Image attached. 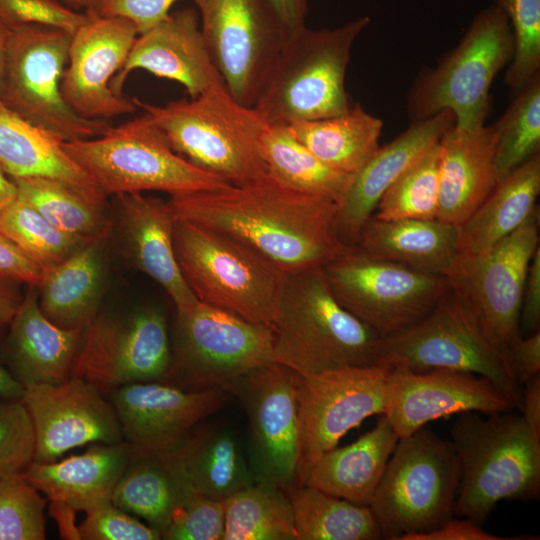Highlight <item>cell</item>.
I'll return each instance as SVG.
<instances>
[{
  "label": "cell",
  "instance_id": "cell-1",
  "mask_svg": "<svg viewBox=\"0 0 540 540\" xmlns=\"http://www.w3.org/2000/svg\"><path fill=\"white\" fill-rule=\"evenodd\" d=\"M167 203L174 218L224 232L286 274L322 267L346 246L337 234L335 202L289 188L269 174L171 195Z\"/></svg>",
  "mask_w": 540,
  "mask_h": 540
},
{
  "label": "cell",
  "instance_id": "cell-2",
  "mask_svg": "<svg viewBox=\"0 0 540 540\" xmlns=\"http://www.w3.org/2000/svg\"><path fill=\"white\" fill-rule=\"evenodd\" d=\"M512 411L460 413L451 428L460 465L453 513L481 526L498 502L540 495V440Z\"/></svg>",
  "mask_w": 540,
  "mask_h": 540
},
{
  "label": "cell",
  "instance_id": "cell-3",
  "mask_svg": "<svg viewBox=\"0 0 540 540\" xmlns=\"http://www.w3.org/2000/svg\"><path fill=\"white\" fill-rule=\"evenodd\" d=\"M272 362L300 376L376 364L381 336L332 294L322 267L287 274Z\"/></svg>",
  "mask_w": 540,
  "mask_h": 540
},
{
  "label": "cell",
  "instance_id": "cell-4",
  "mask_svg": "<svg viewBox=\"0 0 540 540\" xmlns=\"http://www.w3.org/2000/svg\"><path fill=\"white\" fill-rule=\"evenodd\" d=\"M132 100L160 128L171 148L195 167L235 185L269 174L259 150L267 122L254 107L235 100L223 81L195 98L165 105Z\"/></svg>",
  "mask_w": 540,
  "mask_h": 540
},
{
  "label": "cell",
  "instance_id": "cell-5",
  "mask_svg": "<svg viewBox=\"0 0 540 540\" xmlns=\"http://www.w3.org/2000/svg\"><path fill=\"white\" fill-rule=\"evenodd\" d=\"M173 246L182 276L198 301L273 328L286 273L234 237L176 219Z\"/></svg>",
  "mask_w": 540,
  "mask_h": 540
},
{
  "label": "cell",
  "instance_id": "cell-6",
  "mask_svg": "<svg viewBox=\"0 0 540 540\" xmlns=\"http://www.w3.org/2000/svg\"><path fill=\"white\" fill-rule=\"evenodd\" d=\"M363 15L334 28L306 26L286 37L254 105L267 123L287 124L345 114L351 108L345 77Z\"/></svg>",
  "mask_w": 540,
  "mask_h": 540
},
{
  "label": "cell",
  "instance_id": "cell-7",
  "mask_svg": "<svg viewBox=\"0 0 540 540\" xmlns=\"http://www.w3.org/2000/svg\"><path fill=\"white\" fill-rule=\"evenodd\" d=\"M62 147L106 196L145 191L171 196L231 184L178 155L146 113L111 125L100 136L62 142Z\"/></svg>",
  "mask_w": 540,
  "mask_h": 540
},
{
  "label": "cell",
  "instance_id": "cell-8",
  "mask_svg": "<svg viewBox=\"0 0 540 540\" xmlns=\"http://www.w3.org/2000/svg\"><path fill=\"white\" fill-rule=\"evenodd\" d=\"M513 35L504 12L493 4L478 12L458 45L411 85L407 112L411 122L442 111L453 113L455 127L485 124L491 109L490 88L513 56Z\"/></svg>",
  "mask_w": 540,
  "mask_h": 540
},
{
  "label": "cell",
  "instance_id": "cell-9",
  "mask_svg": "<svg viewBox=\"0 0 540 540\" xmlns=\"http://www.w3.org/2000/svg\"><path fill=\"white\" fill-rule=\"evenodd\" d=\"M459 481L451 442L425 426L400 438L369 504L383 539L405 540L451 519Z\"/></svg>",
  "mask_w": 540,
  "mask_h": 540
},
{
  "label": "cell",
  "instance_id": "cell-10",
  "mask_svg": "<svg viewBox=\"0 0 540 540\" xmlns=\"http://www.w3.org/2000/svg\"><path fill=\"white\" fill-rule=\"evenodd\" d=\"M376 364L415 372L446 368L490 379L521 410L523 387L506 353L484 332L476 315L450 288L407 328L380 338Z\"/></svg>",
  "mask_w": 540,
  "mask_h": 540
},
{
  "label": "cell",
  "instance_id": "cell-11",
  "mask_svg": "<svg viewBox=\"0 0 540 540\" xmlns=\"http://www.w3.org/2000/svg\"><path fill=\"white\" fill-rule=\"evenodd\" d=\"M10 29L0 81L3 104L61 142L102 135L111 126L107 120L80 117L61 95L72 34L42 25Z\"/></svg>",
  "mask_w": 540,
  "mask_h": 540
},
{
  "label": "cell",
  "instance_id": "cell-12",
  "mask_svg": "<svg viewBox=\"0 0 540 540\" xmlns=\"http://www.w3.org/2000/svg\"><path fill=\"white\" fill-rule=\"evenodd\" d=\"M273 328L197 301L176 313L172 357L163 382L186 390L226 388L272 362Z\"/></svg>",
  "mask_w": 540,
  "mask_h": 540
},
{
  "label": "cell",
  "instance_id": "cell-13",
  "mask_svg": "<svg viewBox=\"0 0 540 540\" xmlns=\"http://www.w3.org/2000/svg\"><path fill=\"white\" fill-rule=\"evenodd\" d=\"M336 300L381 337L412 325L448 290L446 277L345 246L322 266Z\"/></svg>",
  "mask_w": 540,
  "mask_h": 540
},
{
  "label": "cell",
  "instance_id": "cell-14",
  "mask_svg": "<svg viewBox=\"0 0 540 540\" xmlns=\"http://www.w3.org/2000/svg\"><path fill=\"white\" fill-rule=\"evenodd\" d=\"M171 357L168 321L158 307L99 310L83 330L71 376L87 380L107 397L126 384L164 381Z\"/></svg>",
  "mask_w": 540,
  "mask_h": 540
},
{
  "label": "cell",
  "instance_id": "cell-15",
  "mask_svg": "<svg viewBox=\"0 0 540 540\" xmlns=\"http://www.w3.org/2000/svg\"><path fill=\"white\" fill-rule=\"evenodd\" d=\"M297 378L298 374L287 366L268 362L226 388L247 417L246 452L255 481L273 485L288 495L300 487Z\"/></svg>",
  "mask_w": 540,
  "mask_h": 540
},
{
  "label": "cell",
  "instance_id": "cell-16",
  "mask_svg": "<svg viewBox=\"0 0 540 540\" xmlns=\"http://www.w3.org/2000/svg\"><path fill=\"white\" fill-rule=\"evenodd\" d=\"M214 66L235 100L254 107L287 37L265 0H194Z\"/></svg>",
  "mask_w": 540,
  "mask_h": 540
},
{
  "label": "cell",
  "instance_id": "cell-17",
  "mask_svg": "<svg viewBox=\"0 0 540 540\" xmlns=\"http://www.w3.org/2000/svg\"><path fill=\"white\" fill-rule=\"evenodd\" d=\"M538 218L537 208L524 224L486 252L459 256L446 277L449 288L465 301L487 337L504 352L520 333L524 284L539 247Z\"/></svg>",
  "mask_w": 540,
  "mask_h": 540
},
{
  "label": "cell",
  "instance_id": "cell-18",
  "mask_svg": "<svg viewBox=\"0 0 540 540\" xmlns=\"http://www.w3.org/2000/svg\"><path fill=\"white\" fill-rule=\"evenodd\" d=\"M390 366H347L297 378L299 482L322 453L366 418L383 415Z\"/></svg>",
  "mask_w": 540,
  "mask_h": 540
},
{
  "label": "cell",
  "instance_id": "cell-19",
  "mask_svg": "<svg viewBox=\"0 0 540 540\" xmlns=\"http://www.w3.org/2000/svg\"><path fill=\"white\" fill-rule=\"evenodd\" d=\"M230 396L222 388L186 390L163 381H147L121 386L107 398L122 440L132 453L163 455L199 422L218 413Z\"/></svg>",
  "mask_w": 540,
  "mask_h": 540
},
{
  "label": "cell",
  "instance_id": "cell-20",
  "mask_svg": "<svg viewBox=\"0 0 540 540\" xmlns=\"http://www.w3.org/2000/svg\"><path fill=\"white\" fill-rule=\"evenodd\" d=\"M514 409L512 400L497 385L471 372L446 368L415 372L391 367L386 377L383 415L399 439L453 414Z\"/></svg>",
  "mask_w": 540,
  "mask_h": 540
},
{
  "label": "cell",
  "instance_id": "cell-21",
  "mask_svg": "<svg viewBox=\"0 0 540 540\" xmlns=\"http://www.w3.org/2000/svg\"><path fill=\"white\" fill-rule=\"evenodd\" d=\"M85 12L87 21L72 34L61 95L80 117L108 121L137 108L132 99L114 94L110 81L121 69L138 31L126 18Z\"/></svg>",
  "mask_w": 540,
  "mask_h": 540
},
{
  "label": "cell",
  "instance_id": "cell-22",
  "mask_svg": "<svg viewBox=\"0 0 540 540\" xmlns=\"http://www.w3.org/2000/svg\"><path fill=\"white\" fill-rule=\"evenodd\" d=\"M21 401L33 424L36 462L55 461L67 451L89 443L123 441L111 402L81 377L26 387Z\"/></svg>",
  "mask_w": 540,
  "mask_h": 540
},
{
  "label": "cell",
  "instance_id": "cell-23",
  "mask_svg": "<svg viewBox=\"0 0 540 540\" xmlns=\"http://www.w3.org/2000/svg\"><path fill=\"white\" fill-rule=\"evenodd\" d=\"M137 69L183 85L190 98L223 81L206 47L198 12L184 8L138 34L121 69L110 81L111 91L123 96L128 75Z\"/></svg>",
  "mask_w": 540,
  "mask_h": 540
},
{
  "label": "cell",
  "instance_id": "cell-24",
  "mask_svg": "<svg viewBox=\"0 0 540 540\" xmlns=\"http://www.w3.org/2000/svg\"><path fill=\"white\" fill-rule=\"evenodd\" d=\"M454 125V115L449 110L412 122L395 139L379 146L353 174L336 216L337 234L344 245H356L383 193Z\"/></svg>",
  "mask_w": 540,
  "mask_h": 540
},
{
  "label": "cell",
  "instance_id": "cell-25",
  "mask_svg": "<svg viewBox=\"0 0 540 540\" xmlns=\"http://www.w3.org/2000/svg\"><path fill=\"white\" fill-rule=\"evenodd\" d=\"M0 346L3 365L24 388L59 384L71 376L83 330L63 329L49 321L38 302V287L28 285Z\"/></svg>",
  "mask_w": 540,
  "mask_h": 540
},
{
  "label": "cell",
  "instance_id": "cell-26",
  "mask_svg": "<svg viewBox=\"0 0 540 540\" xmlns=\"http://www.w3.org/2000/svg\"><path fill=\"white\" fill-rule=\"evenodd\" d=\"M126 253L138 270L153 279L171 299L176 313L198 300L185 282L173 246L175 218L167 201L127 193L116 196Z\"/></svg>",
  "mask_w": 540,
  "mask_h": 540
},
{
  "label": "cell",
  "instance_id": "cell-27",
  "mask_svg": "<svg viewBox=\"0 0 540 540\" xmlns=\"http://www.w3.org/2000/svg\"><path fill=\"white\" fill-rule=\"evenodd\" d=\"M497 131L492 125L451 127L439 141L437 219L460 225L499 182L495 166Z\"/></svg>",
  "mask_w": 540,
  "mask_h": 540
},
{
  "label": "cell",
  "instance_id": "cell-28",
  "mask_svg": "<svg viewBox=\"0 0 540 540\" xmlns=\"http://www.w3.org/2000/svg\"><path fill=\"white\" fill-rule=\"evenodd\" d=\"M213 416L199 422L163 455L193 492L225 501L255 479L237 432L227 421Z\"/></svg>",
  "mask_w": 540,
  "mask_h": 540
},
{
  "label": "cell",
  "instance_id": "cell-29",
  "mask_svg": "<svg viewBox=\"0 0 540 540\" xmlns=\"http://www.w3.org/2000/svg\"><path fill=\"white\" fill-rule=\"evenodd\" d=\"M131 458V448L124 441L97 443L60 461H33L21 474L49 501L88 513L111 502L114 487Z\"/></svg>",
  "mask_w": 540,
  "mask_h": 540
},
{
  "label": "cell",
  "instance_id": "cell-30",
  "mask_svg": "<svg viewBox=\"0 0 540 540\" xmlns=\"http://www.w3.org/2000/svg\"><path fill=\"white\" fill-rule=\"evenodd\" d=\"M356 246L372 257L443 277L460 256L458 226L437 218L384 220L371 215Z\"/></svg>",
  "mask_w": 540,
  "mask_h": 540
},
{
  "label": "cell",
  "instance_id": "cell-31",
  "mask_svg": "<svg viewBox=\"0 0 540 540\" xmlns=\"http://www.w3.org/2000/svg\"><path fill=\"white\" fill-rule=\"evenodd\" d=\"M398 440L387 417L380 415L376 426L355 442L336 446L313 461L303 485L369 506Z\"/></svg>",
  "mask_w": 540,
  "mask_h": 540
},
{
  "label": "cell",
  "instance_id": "cell-32",
  "mask_svg": "<svg viewBox=\"0 0 540 540\" xmlns=\"http://www.w3.org/2000/svg\"><path fill=\"white\" fill-rule=\"evenodd\" d=\"M109 234L94 238L43 273L39 307L56 326L84 330L99 312L105 280Z\"/></svg>",
  "mask_w": 540,
  "mask_h": 540
},
{
  "label": "cell",
  "instance_id": "cell-33",
  "mask_svg": "<svg viewBox=\"0 0 540 540\" xmlns=\"http://www.w3.org/2000/svg\"><path fill=\"white\" fill-rule=\"evenodd\" d=\"M540 192V153L501 179L478 208L458 225L459 255L486 252L535 212Z\"/></svg>",
  "mask_w": 540,
  "mask_h": 540
},
{
  "label": "cell",
  "instance_id": "cell-34",
  "mask_svg": "<svg viewBox=\"0 0 540 540\" xmlns=\"http://www.w3.org/2000/svg\"><path fill=\"white\" fill-rule=\"evenodd\" d=\"M0 168L10 178L48 177L102 192L68 156L61 141L20 117L1 99Z\"/></svg>",
  "mask_w": 540,
  "mask_h": 540
},
{
  "label": "cell",
  "instance_id": "cell-35",
  "mask_svg": "<svg viewBox=\"0 0 540 540\" xmlns=\"http://www.w3.org/2000/svg\"><path fill=\"white\" fill-rule=\"evenodd\" d=\"M291 134L330 168L355 174L376 151L380 118L355 104L345 114L286 124Z\"/></svg>",
  "mask_w": 540,
  "mask_h": 540
},
{
  "label": "cell",
  "instance_id": "cell-36",
  "mask_svg": "<svg viewBox=\"0 0 540 540\" xmlns=\"http://www.w3.org/2000/svg\"><path fill=\"white\" fill-rule=\"evenodd\" d=\"M193 491L164 455H135L114 487L111 502L145 520L161 536Z\"/></svg>",
  "mask_w": 540,
  "mask_h": 540
},
{
  "label": "cell",
  "instance_id": "cell-37",
  "mask_svg": "<svg viewBox=\"0 0 540 540\" xmlns=\"http://www.w3.org/2000/svg\"><path fill=\"white\" fill-rule=\"evenodd\" d=\"M259 150L269 175L279 183L337 205L342 202L353 175L321 162L291 134L286 124L266 123Z\"/></svg>",
  "mask_w": 540,
  "mask_h": 540
},
{
  "label": "cell",
  "instance_id": "cell-38",
  "mask_svg": "<svg viewBox=\"0 0 540 540\" xmlns=\"http://www.w3.org/2000/svg\"><path fill=\"white\" fill-rule=\"evenodd\" d=\"M11 179L18 195L62 231L83 239L111 233L104 193L48 177Z\"/></svg>",
  "mask_w": 540,
  "mask_h": 540
},
{
  "label": "cell",
  "instance_id": "cell-39",
  "mask_svg": "<svg viewBox=\"0 0 540 540\" xmlns=\"http://www.w3.org/2000/svg\"><path fill=\"white\" fill-rule=\"evenodd\" d=\"M297 540H379L369 506L354 504L310 486L289 494Z\"/></svg>",
  "mask_w": 540,
  "mask_h": 540
},
{
  "label": "cell",
  "instance_id": "cell-40",
  "mask_svg": "<svg viewBox=\"0 0 540 540\" xmlns=\"http://www.w3.org/2000/svg\"><path fill=\"white\" fill-rule=\"evenodd\" d=\"M222 540H297L289 495L255 481L224 501Z\"/></svg>",
  "mask_w": 540,
  "mask_h": 540
},
{
  "label": "cell",
  "instance_id": "cell-41",
  "mask_svg": "<svg viewBox=\"0 0 540 540\" xmlns=\"http://www.w3.org/2000/svg\"><path fill=\"white\" fill-rule=\"evenodd\" d=\"M0 230L35 262L43 273L92 240L62 231L19 195L0 212Z\"/></svg>",
  "mask_w": 540,
  "mask_h": 540
},
{
  "label": "cell",
  "instance_id": "cell-42",
  "mask_svg": "<svg viewBox=\"0 0 540 540\" xmlns=\"http://www.w3.org/2000/svg\"><path fill=\"white\" fill-rule=\"evenodd\" d=\"M497 131L495 166L499 181L540 150V72L516 92Z\"/></svg>",
  "mask_w": 540,
  "mask_h": 540
},
{
  "label": "cell",
  "instance_id": "cell-43",
  "mask_svg": "<svg viewBox=\"0 0 540 540\" xmlns=\"http://www.w3.org/2000/svg\"><path fill=\"white\" fill-rule=\"evenodd\" d=\"M439 142L383 193L374 216L384 220L436 219L439 207Z\"/></svg>",
  "mask_w": 540,
  "mask_h": 540
},
{
  "label": "cell",
  "instance_id": "cell-44",
  "mask_svg": "<svg viewBox=\"0 0 540 540\" xmlns=\"http://www.w3.org/2000/svg\"><path fill=\"white\" fill-rule=\"evenodd\" d=\"M47 498L21 473L0 479V540L46 538Z\"/></svg>",
  "mask_w": 540,
  "mask_h": 540
},
{
  "label": "cell",
  "instance_id": "cell-45",
  "mask_svg": "<svg viewBox=\"0 0 540 540\" xmlns=\"http://www.w3.org/2000/svg\"><path fill=\"white\" fill-rule=\"evenodd\" d=\"M513 35V56L505 84L518 92L540 72V0H495Z\"/></svg>",
  "mask_w": 540,
  "mask_h": 540
},
{
  "label": "cell",
  "instance_id": "cell-46",
  "mask_svg": "<svg viewBox=\"0 0 540 540\" xmlns=\"http://www.w3.org/2000/svg\"><path fill=\"white\" fill-rule=\"evenodd\" d=\"M35 435L21 399L0 396V479L21 473L34 461Z\"/></svg>",
  "mask_w": 540,
  "mask_h": 540
},
{
  "label": "cell",
  "instance_id": "cell-47",
  "mask_svg": "<svg viewBox=\"0 0 540 540\" xmlns=\"http://www.w3.org/2000/svg\"><path fill=\"white\" fill-rule=\"evenodd\" d=\"M224 525V501L193 492L174 511L161 539L222 540Z\"/></svg>",
  "mask_w": 540,
  "mask_h": 540
},
{
  "label": "cell",
  "instance_id": "cell-48",
  "mask_svg": "<svg viewBox=\"0 0 540 540\" xmlns=\"http://www.w3.org/2000/svg\"><path fill=\"white\" fill-rule=\"evenodd\" d=\"M88 19L59 0H0V22L7 27L42 25L74 34Z\"/></svg>",
  "mask_w": 540,
  "mask_h": 540
},
{
  "label": "cell",
  "instance_id": "cell-49",
  "mask_svg": "<svg viewBox=\"0 0 540 540\" xmlns=\"http://www.w3.org/2000/svg\"><path fill=\"white\" fill-rule=\"evenodd\" d=\"M84 540H160V533L112 502L86 513L78 526Z\"/></svg>",
  "mask_w": 540,
  "mask_h": 540
},
{
  "label": "cell",
  "instance_id": "cell-50",
  "mask_svg": "<svg viewBox=\"0 0 540 540\" xmlns=\"http://www.w3.org/2000/svg\"><path fill=\"white\" fill-rule=\"evenodd\" d=\"M177 0H100L96 11L100 16L130 20L138 34L145 32L170 13Z\"/></svg>",
  "mask_w": 540,
  "mask_h": 540
},
{
  "label": "cell",
  "instance_id": "cell-51",
  "mask_svg": "<svg viewBox=\"0 0 540 540\" xmlns=\"http://www.w3.org/2000/svg\"><path fill=\"white\" fill-rule=\"evenodd\" d=\"M506 356L515 380L522 387L540 373V330L515 335L506 347Z\"/></svg>",
  "mask_w": 540,
  "mask_h": 540
},
{
  "label": "cell",
  "instance_id": "cell-52",
  "mask_svg": "<svg viewBox=\"0 0 540 540\" xmlns=\"http://www.w3.org/2000/svg\"><path fill=\"white\" fill-rule=\"evenodd\" d=\"M0 273L24 284L38 287L43 271L0 230Z\"/></svg>",
  "mask_w": 540,
  "mask_h": 540
},
{
  "label": "cell",
  "instance_id": "cell-53",
  "mask_svg": "<svg viewBox=\"0 0 540 540\" xmlns=\"http://www.w3.org/2000/svg\"><path fill=\"white\" fill-rule=\"evenodd\" d=\"M518 535V537H502L485 531L481 525L463 517V519H449L439 528L420 534H413L405 540H508V539H538L531 535Z\"/></svg>",
  "mask_w": 540,
  "mask_h": 540
},
{
  "label": "cell",
  "instance_id": "cell-54",
  "mask_svg": "<svg viewBox=\"0 0 540 540\" xmlns=\"http://www.w3.org/2000/svg\"><path fill=\"white\" fill-rule=\"evenodd\" d=\"M540 326V247L534 252L522 296L519 331L528 335L539 330Z\"/></svg>",
  "mask_w": 540,
  "mask_h": 540
},
{
  "label": "cell",
  "instance_id": "cell-55",
  "mask_svg": "<svg viewBox=\"0 0 540 540\" xmlns=\"http://www.w3.org/2000/svg\"><path fill=\"white\" fill-rule=\"evenodd\" d=\"M270 6L286 35L305 27L308 0H265Z\"/></svg>",
  "mask_w": 540,
  "mask_h": 540
},
{
  "label": "cell",
  "instance_id": "cell-56",
  "mask_svg": "<svg viewBox=\"0 0 540 540\" xmlns=\"http://www.w3.org/2000/svg\"><path fill=\"white\" fill-rule=\"evenodd\" d=\"M520 411L527 427L540 440V373L523 385Z\"/></svg>",
  "mask_w": 540,
  "mask_h": 540
},
{
  "label": "cell",
  "instance_id": "cell-57",
  "mask_svg": "<svg viewBox=\"0 0 540 540\" xmlns=\"http://www.w3.org/2000/svg\"><path fill=\"white\" fill-rule=\"evenodd\" d=\"M21 284L0 273V326H7L17 312L24 296Z\"/></svg>",
  "mask_w": 540,
  "mask_h": 540
},
{
  "label": "cell",
  "instance_id": "cell-58",
  "mask_svg": "<svg viewBox=\"0 0 540 540\" xmlns=\"http://www.w3.org/2000/svg\"><path fill=\"white\" fill-rule=\"evenodd\" d=\"M49 515L58 525L59 533L63 539H81L79 527L76 526L77 511L72 507L58 501H50Z\"/></svg>",
  "mask_w": 540,
  "mask_h": 540
},
{
  "label": "cell",
  "instance_id": "cell-59",
  "mask_svg": "<svg viewBox=\"0 0 540 540\" xmlns=\"http://www.w3.org/2000/svg\"><path fill=\"white\" fill-rule=\"evenodd\" d=\"M5 326H0V346L4 336ZM24 387L20 385L8 372L0 356V396L21 399Z\"/></svg>",
  "mask_w": 540,
  "mask_h": 540
},
{
  "label": "cell",
  "instance_id": "cell-60",
  "mask_svg": "<svg viewBox=\"0 0 540 540\" xmlns=\"http://www.w3.org/2000/svg\"><path fill=\"white\" fill-rule=\"evenodd\" d=\"M18 195L14 181L0 168V212Z\"/></svg>",
  "mask_w": 540,
  "mask_h": 540
},
{
  "label": "cell",
  "instance_id": "cell-61",
  "mask_svg": "<svg viewBox=\"0 0 540 540\" xmlns=\"http://www.w3.org/2000/svg\"><path fill=\"white\" fill-rule=\"evenodd\" d=\"M11 29L0 22V81L4 67L5 54Z\"/></svg>",
  "mask_w": 540,
  "mask_h": 540
},
{
  "label": "cell",
  "instance_id": "cell-62",
  "mask_svg": "<svg viewBox=\"0 0 540 540\" xmlns=\"http://www.w3.org/2000/svg\"><path fill=\"white\" fill-rule=\"evenodd\" d=\"M62 1L76 8H84L85 11H96L100 0H62Z\"/></svg>",
  "mask_w": 540,
  "mask_h": 540
}]
</instances>
